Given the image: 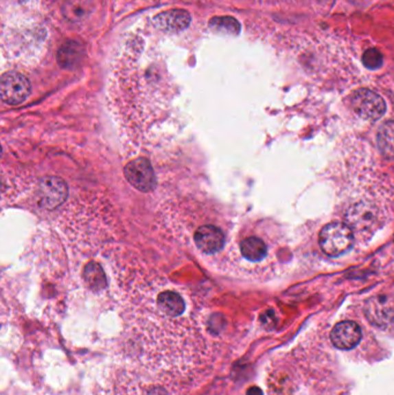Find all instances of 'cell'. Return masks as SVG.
I'll use <instances>...</instances> for the list:
<instances>
[{"mask_svg": "<svg viewBox=\"0 0 394 395\" xmlns=\"http://www.w3.org/2000/svg\"><path fill=\"white\" fill-rule=\"evenodd\" d=\"M319 244L324 253L329 257H340L351 250L354 245V232L345 223H329L321 229Z\"/></svg>", "mask_w": 394, "mask_h": 395, "instance_id": "cell-1", "label": "cell"}, {"mask_svg": "<svg viewBox=\"0 0 394 395\" xmlns=\"http://www.w3.org/2000/svg\"><path fill=\"white\" fill-rule=\"evenodd\" d=\"M194 247L205 256H216L226 247L227 235L223 229L214 223L199 225L194 232Z\"/></svg>", "mask_w": 394, "mask_h": 395, "instance_id": "cell-2", "label": "cell"}, {"mask_svg": "<svg viewBox=\"0 0 394 395\" xmlns=\"http://www.w3.org/2000/svg\"><path fill=\"white\" fill-rule=\"evenodd\" d=\"M365 315L380 330H394V298L386 295L370 298L365 304Z\"/></svg>", "mask_w": 394, "mask_h": 395, "instance_id": "cell-3", "label": "cell"}, {"mask_svg": "<svg viewBox=\"0 0 394 395\" xmlns=\"http://www.w3.org/2000/svg\"><path fill=\"white\" fill-rule=\"evenodd\" d=\"M30 80L21 73L8 72L1 76L0 95L6 104H21L30 98Z\"/></svg>", "mask_w": 394, "mask_h": 395, "instance_id": "cell-4", "label": "cell"}, {"mask_svg": "<svg viewBox=\"0 0 394 395\" xmlns=\"http://www.w3.org/2000/svg\"><path fill=\"white\" fill-rule=\"evenodd\" d=\"M351 106L358 116L367 120H378L386 111L382 96L369 89H360L351 96Z\"/></svg>", "mask_w": 394, "mask_h": 395, "instance_id": "cell-5", "label": "cell"}, {"mask_svg": "<svg viewBox=\"0 0 394 395\" xmlns=\"http://www.w3.org/2000/svg\"><path fill=\"white\" fill-rule=\"evenodd\" d=\"M125 177L133 188L141 192H150L157 186V176L146 159H138L126 164Z\"/></svg>", "mask_w": 394, "mask_h": 395, "instance_id": "cell-6", "label": "cell"}, {"mask_svg": "<svg viewBox=\"0 0 394 395\" xmlns=\"http://www.w3.org/2000/svg\"><path fill=\"white\" fill-rule=\"evenodd\" d=\"M362 339L361 327L354 321L336 324L331 332L333 346L340 350H351L360 343Z\"/></svg>", "mask_w": 394, "mask_h": 395, "instance_id": "cell-7", "label": "cell"}, {"mask_svg": "<svg viewBox=\"0 0 394 395\" xmlns=\"http://www.w3.org/2000/svg\"><path fill=\"white\" fill-rule=\"evenodd\" d=\"M38 196L44 206L52 208L65 201L67 186L59 178L49 177L40 183Z\"/></svg>", "mask_w": 394, "mask_h": 395, "instance_id": "cell-8", "label": "cell"}, {"mask_svg": "<svg viewBox=\"0 0 394 395\" xmlns=\"http://www.w3.org/2000/svg\"><path fill=\"white\" fill-rule=\"evenodd\" d=\"M191 16L184 10H172L163 12L155 18L157 28L169 33H176L181 30H187L190 25Z\"/></svg>", "mask_w": 394, "mask_h": 395, "instance_id": "cell-9", "label": "cell"}, {"mask_svg": "<svg viewBox=\"0 0 394 395\" xmlns=\"http://www.w3.org/2000/svg\"><path fill=\"white\" fill-rule=\"evenodd\" d=\"M347 225L355 232H365L375 222V214L373 210L365 205H358L353 207L347 214Z\"/></svg>", "mask_w": 394, "mask_h": 395, "instance_id": "cell-10", "label": "cell"}, {"mask_svg": "<svg viewBox=\"0 0 394 395\" xmlns=\"http://www.w3.org/2000/svg\"><path fill=\"white\" fill-rule=\"evenodd\" d=\"M84 47L78 42L69 41L62 44L58 51V63L62 69H72L77 67L84 59Z\"/></svg>", "mask_w": 394, "mask_h": 395, "instance_id": "cell-11", "label": "cell"}, {"mask_svg": "<svg viewBox=\"0 0 394 395\" xmlns=\"http://www.w3.org/2000/svg\"><path fill=\"white\" fill-rule=\"evenodd\" d=\"M91 0H65L62 5V14L73 23L84 21L91 15Z\"/></svg>", "mask_w": 394, "mask_h": 395, "instance_id": "cell-12", "label": "cell"}, {"mask_svg": "<svg viewBox=\"0 0 394 395\" xmlns=\"http://www.w3.org/2000/svg\"><path fill=\"white\" fill-rule=\"evenodd\" d=\"M240 251L246 260L251 261V262H259L266 257L267 247L266 244L264 243V240L258 237H248L242 240L240 244Z\"/></svg>", "mask_w": 394, "mask_h": 395, "instance_id": "cell-13", "label": "cell"}, {"mask_svg": "<svg viewBox=\"0 0 394 395\" xmlns=\"http://www.w3.org/2000/svg\"><path fill=\"white\" fill-rule=\"evenodd\" d=\"M377 142L384 157L394 160V122H387L380 127Z\"/></svg>", "mask_w": 394, "mask_h": 395, "instance_id": "cell-14", "label": "cell"}, {"mask_svg": "<svg viewBox=\"0 0 394 395\" xmlns=\"http://www.w3.org/2000/svg\"><path fill=\"white\" fill-rule=\"evenodd\" d=\"M209 28L218 33L228 34V35H238L241 32V25L236 19L231 16H216L209 21Z\"/></svg>", "mask_w": 394, "mask_h": 395, "instance_id": "cell-15", "label": "cell"}, {"mask_svg": "<svg viewBox=\"0 0 394 395\" xmlns=\"http://www.w3.org/2000/svg\"><path fill=\"white\" fill-rule=\"evenodd\" d=\"M84 280L94 291H101L103 286H106V278L103 274L102 269L99 265L93 264L84 269Z\"/></svg>", "mask_w": 394, "mask_h": 395, "instance_id": "cell-16", "label": "cell"}, {"mask_svg": "<svg viewBox=\"0 0 394 395\" xmlns=\"http://www.w3.org/2000/svg\"><path fill=\"white\" fill-rule=\"evenodd\" d=\"M362 62L369 69H380L383 65V56L377 49H369L362 57Z\"/></svg>", "mask_w": 394, "mask_h": 395, "instance_id": "cell-17", "label": "cell"}, {"mask_svg": "<svg viewBox=\"0 0 394 395\" xmlns=\"http://www.w3.org/2000/svg\"><path fill=\"white\" fill-rule=\"evenodd\" d=\"M246 395H264L263 391L260 390L259 387H257V386H252V387L248 388V391H246Z\"/></svg>", "mask_w": 394, "mask_h": 395, "instance_id": "cell-18", "label": "cell"}]
</instances>
